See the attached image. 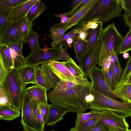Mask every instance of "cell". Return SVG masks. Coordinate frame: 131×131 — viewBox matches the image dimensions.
Segmentation results:
<instances>
[{
  "label": "cell",
  "instance_id": "9f6ffc18",
  "mask_svg": "<svg viewBox=\"0 0 131 131\" xmlns=\"http://www.w3.org/2000/svg\"><path fill=\"white\" fill-rule=\"evenodd\" d=\"M74 38H70L67 39L66 42L67 44L68 47L71 48L72 47V43H73Z\"/></svg>",
  "mask_w": 131,
  "mask_h": 131
},
{
  "label": "cell",
  "instance_id": "74e56055",
  "mask_svg": "<svg viewBox=\"0 0 131 131\" xmlns=\"http://www.w3.org/2000/svg\"><path fill=\"white\" fill-rule=\"evenodd\" d=\"M113 71L115 80L117 85L122 75L123 71V70L121 68V63L118 59L115 63L113 69Z\"/></svg>",
  "mask_w": 131,
  "mask_h": 131
},
{
  "label": "cell",
  "instance_id": "ffe728a7",
  "mask_svg": "<svg viewBox=\"0 0 131 131\" xmlns=\"http://www.w3.org/2000/svg\"><path fill=\"white\" fill-rule=\"evenodd\" d=\"M97 0H92L81 10L79 11L69 19L66 23L68 30L77 25L87 13L97 2Z\"/></svg>",
  "mask_w": 131,
  "mask_h": 131
},
{
  "label": "cell",
  "instance_id": "484cf974",
  "mask_svg": "<svg viewBox=\"0 0 131 131\" xmlns=\"http://www.w3.org/2000/svg\"><path fill=\"white\" fill-rule=\"evenodd\" d=\"M100 113V111L92 109L88 113L77 114L75 127L77 128L79 127L85 122L98 115Z\"/></svg>",
  "mask_w": 131,
  "mask_h": 131
},
{
  "label": "cell",
  "instance_id": "11a10c76",
  "mask_svg": "<svg viewBox=\"0 0 131 131\" xmlns=\"http://www.w3.org/2000/svg\"><path fill=\"white\" fill-rule=\"evenodd\" d=\"M108 131H127L124 129L116 127L107 126Z\"/></svg>",
  "mask_w": 131,
  "mask_h": 131
},
{
  "label": "cell",
  "instance_id": "6f0895ef",
  "mask_svg": "<svg viewBox=\"0 0 131 131\" xmlns=\"http://www.w3.org/2000/svg\"><path fill=\"white\" fill-rule=\"evenodd\" d=\"M122 54L123 58L125 59L128 58L130 56L129 53L127 52H125Z\"/></svg>",
  "mask_w": 131,
  "mask_h": 131
},
{
  "label": "cell",
  "instance_id": "7bdbcfd3",
  "mask_svg": "<svg viewBox=\"0 0 131 131\" xmlns=\"http://www.w3.org/2000/svg\"><path fill=\"white\" fill-rule=\"evenodd\" d=\"M8 73L4 67L2 60L0 59V86L4 85L6 77Z\"/></svg>",
  "mask_w": 131,
  "mask_h": 131
},
{
  "label": "cell",
  "instance_id": "836d02e7",
  "mask_svg": "<svg viewBox=\"0 0 131 131\" xmlns=\"http://www.w3.org/2000/svg\"><path fill=\"white\" fill-rule=\"evenodd\" d=\"M10 48L13 57L14 69L19 70L26 66L25 58L20 56L13 49L10 47Z\"/></svg>",
  "mask_w": 131,
  "mask_h": 131
},
{
  "label": "cell",
  "instance_id": "cb8c5ba5",
  "mask_svg": "<svg viewBox=\"0 0 131 131\" xmlns=\"http://www.w3.org/2000/svg\"><path fill=\"white\" fill-rule=\"evenodd\" d=\"M39 37L38 35L33 30L32 27L31 28L25 41V43L27 42L29 44L31 48V52L29 55L33 54L42 49L39 43Z\"/></svg>",
  "mask_w": 131,
  "mask_h": 131
},
{
  "label": "cell",
  "instance_id": "6da1fadb",
  "mask_svg": "<svg viewBox=\"0 0 131 131\" xmlns=\"http://www.w3.org/2000/svg\"><path fill=\"white\" fill-rule=\"evenodd\" d=\"M92 86L89 82L84 85H78L71 88L61 90L51 89L47 93L48 98L51 104L62 107L68 112L78 114L90 109L86 102L90 88Z\"/></svg>",
  "mask_w": 131,
  "mask_h": 131
},
{
  "label": "cell",
  "instance_id": "f1b7e54d",
  "mask_svg": "<svg viewBox=\"0 0 131 131\" xmlns=\"http://www.w3.org/2000/svg\"><path fill=\"white\" fill-rule=\"evenodd\" d=\"M28 0H0V12L8 13L14 7L25 2Z\"/></svg>",
  "mask_w": 131,
  "mask_h": 131
},
{
  "label": "cell",
  "instance_id": "7dc6e473",
  "mask_svg": "<svg viewBox=\"0 0 131 131\" xmlns=\"http://www.w3.org/2000/svg\"><path fill=\"white\" fill-rule=\"evenodd\" d=\"M24 43L21 42L15 44H11L8 46L13 49L21 57H24L22 53L23 44Z\"/></svg>",
  "mask_w": 131,
  "mask_h": 131
},
{
  "label": "cell",
  "instance_id": "8d00e7d4",
  "mask_svg": "<svg viewBox=\"0 0 131 131\" xmlns=\"http://www.w3.org/2000/svg\"><path fill=\"white\" fill-rule=\"evenodd\" d=\"M7 106L14 108L10 103L4 85L0 86V106Z\"/></svg>",
  "mask_w": 131,
  "mask_h": 131
},
{
  "label": "cell",
  "instance_id": "83f0119b",
  "mask_svg": "<svg viewBox=\"0 0 131 131\" xmlns=\"http://www.w3.org/2000/svg\"><path fill=\"white\" fill-rule=\"evenodd\" d=\"M73 43L76 58L79 65L82 61L85 42L78 37L74 38Z\"/></svg>",
  "mask_w": 131,
  "mask_h": 131
},
{
  "label": "cell",
  "instance_id": "b9f144b4",
  "mask_svg": "<svg viewBox=\"0 0 131 131\" xmlns=\"http://www.w3.org/2000/svg\"><path fill=\"white\" fill-rule=\"evenodd\" d=\"M121 7L124 11V15L131 13V0H119Z\"/></svg>",
  "mask_w": 131,
  "mask_h": 131
},
{
  "label": "cell",
  "instance_id": "5bb4252c",
  "mask_svg": "<svg viewBox=\"0 0 131 131\" xmlns=\"http://www.w3.org/2000/svg\"><path fill=\"white\" fill-rule=\"evenodd\" d=\"M47 91L45 89L36 85L28 87L25 90L26 94L39 105L48 103Z\"/></svg>",
  "mask_w": 131,
  "mask_h": 131
},
{
  "label": "cell",
  "instance_id": "1f68e13d",
  "mask_svg": "<svg viewBox=\"0 0 131 131\" xmlns=\"http://www.w3.org/2000/svg\"><path fill=\"white\" fill-rule=\"evenodd\" d=\"M102 113L85 122L77 128V131H89L97 123L100 121L102 116Z\"/></svg>",
  "mask_w": 131,
  "mask_h": 131
},
{
  "label": "cell",
  "instance_id": "681fc988",
  "mask_svg": "<svg viewBox=\"0 0 131 131\" xmlns=\"http://www.w3.org/2000/svg\"><path fill=\"white\" fill-rule=\"evenodd\" d=\"M91 29L87 30H82L79 34L78 38L81 40L85 42V43L87 42V39L90 33Z\"/></svg>",
  "mask_w": 131,
  "mask_h": 131
},
{
  "label": "cell",
  "instance_id": "f6af8a7d",
  "mask_svg": "<svg viewBox=\"0 0 131 131\" xmlns=\"http://www.w3.org/2000/svg\"><path fill=\"white\" fill-rule=\"evenodd\" d=\"M89 131H108L107 126L99 121Z\"/></svg>",
  "mask_w": 131,
  "mask_h": 131
},
{
  "label": "cell",
  "instance_id": "7a4b0ae2",
  "mask_svg": "<svg viewBox=\"0 0 131 131\" xmlns=\"http://www.w3.org/2000/svg\"><path fill=\"white\" fill-rule=\"evenodd\" d=\"M86 102L90 109L99 111L107 110L121 113L126 117H131V103L119 101L108 97L90 88Z\"/></svg>",
  "mask_w": 131,
  "mask_h": 131
},
{
  "label": "cell",
  "instance_id": "d4e9b609",
  "mask_svg": "<svg viewBox=\"0 0 131 131\" xmlns=\"http://www.w3.org/2000/svg\"><path fill=\"white\" fill-rule=\"evenodd\" d=\"M20 111L7 106H0V119L12 121L18 117Z\"/></svg>",
  "mask_w": 131,
  "mask_h": 131
},
{
  "label": "cell",
  "instance_id": "94428289",
  "mask_svg": "<svg viewBox=\"0 0 131 131\" xmlns=\"http://www.w3.org/2000/svg\"><path fill=\"white\" fill-rule=\"evenodd\" d=\"M48 131H55V130L54 129H53V130H49Z\"/></svg>",
  "mask_w": 131,
  "mask_h": 131
},
{
  "label": "cell",
  "instance_id": "c3c4849f",
  "mask_svg": "<svg viewBox=\"0 0 131 131\" xmlns=\"http://www.w3.org/2000/svg\"><path fill=\"white\" fill-rule=\"evenodd\" d=\"M8 14L5 12H0V32L8 23L6 20Z\"/></svg>",
  "mask_w": 131,
  "mask_h": 131
},
{
  "label": "cell",
  "instance_id": "db71d44e",
  "mask_svg": "<svg viewBox=\"0 0 131 131\" xmlns=\"http://www.w3.org/2000/svg\"><path fill=\"white\" fill-rule=\"evenodd\" d=\"M83 0H73L72 1V3L71 5L69 6V7L73 9L81 3Z\"/></svg>",
  "mask_w": 131,
  "mask_h": 131
},
{
  "label": "cell",
  "instance_id": "7c38bea8",
  "mask_svg": "<svg viewBox=\"0 0 131 131\" xmlns=\"http://www.w3.org/2000/svg\"><path fill=\"white\" fill-rule=\"evenodd\" d=\"M101 112L102 115L100 121L106 126L119 128L126 130L128 129L129 125L124 115H120L109 110H103Z\"/></svg>",
  "mask_w": 131,
  "mask_h": 131
},
{
  "label": "cell",
  "instance_id": "816d5d0a",
  "mask_svg": "<svg viewBox=\"0 0 131 131\" xmlns=\"http://www.w3.org/2000/svg\"><path fill=\"white\" fill-rule=\"evenodd\" d=\"M123 19L125 24L129 28L131 27V13L127 15H123Z\"/></svg>",
  "mask_w": 131,
  "mask_h": 131
},
{
  "label": "cell",
  "instance_id": "8fae6325",
  "mask_svg": "<svg viewBox=\"0 0 131 131\" xmlns=\"http://www.w3.org/2000/svg\"><path fill=\"white\" fill-rule=\"evenodd\" d=\"M100 48L101 43L99 40L95 43L79 65L84 73L85 78H87L90 72L98 64Z\"/></svg>",
  "mask_w": 131,
  "mask_h": 131
},
{
  "label": "cell",
  "instance_id": "ac0fdd59",
  "mask_svg": "<svg viewBox=\"0 0 131 131\" xmlns=\"http://www.w3.org/2000/svg\"><path fill=\"white\" fill-rule=\"evenodd\" d=\"M54 25V26L50 27V34L47 35L53 41L51 42V47L57 46L60 43L65 32L68 30L66 23L63 25H59L57 24Z\"/></svg>",
  "mask_w": 131,
  "mask_h": 131
},
{
  "label": "cell",
  "instance_id": "2e32d148",
  "mask_svg": "<svg viewBox=\"0 0 131 131\" xmlns=\"http://www.w3.org/2000/svg\"><path fill=\"white\" fill-rule=\"evenodd\" d=\"M69 112L65 109L59 106L50 104L48 117L45 124L52 126L62 120L63 116Z\"/></svg>",
  "mask_w": 131,
  "mask_h": 131
},
{
  "label": "cell",
  "instance_id": "ba28073f",
  "mask_svg": "<svg viewBox=\"0 0 131 131\" xmlns=\"http://www.w3.org/2000/svg\"><path fill=\"white\" fill-rule=\"evenodd\" d=\"M21 20L16 22H8L0 32V46L23 42L21 35Z\"/></svg>",
  "mask_w": 131,
  "mask_h": 131
},
{
  "label": "cell",
  "instance_id": "52a82bcc",
  "mask_svg": "<svg viewBox=\"0 0 131 131\" xmlns=\"http://www.w3.org/2000/svg\"><path fill=\"white\" fill-rule=\"evenodd\" d=\"M59 47L44 48L25 58L27 65L36 67L41 64L47 63L51 61L60 60Z\"/></svg>",
  "mask_w": 131,
  "mask_h": 131
},
{
  "label": "cell",
  "instance_id": "f546056e",
  "mask_svg": "<svg viewBox=\"0 0 131 131\" xmlns=\"http://www.w3.org/2000/svg\"><path fill=\"white\" fill-rule=\"evenodd\" d=\"M35 81L36 85L43 88L47 91L51 89L47 83L41 67L39 65L36 68Z\"/></svg>",
  "mask_w": 131,
  "mask_h": 131
},
{
  "label": "cell",
  "instance_id": "e0dca14e",
  "mask_svg": "<svg viewBox=\"0 0 131 131\" xmlns=\"http://www.w3.org/2000/svg\"><path fill=\"white\" fill-rule=\"evenodd\" d=\"M41 67L47 83L51 89L55 88L62 81L47 63L42 64Z\"/></svg>",
  "mask_w": 131,
  "mask_h": 131
},
{
  "label": "cell",
  "instance_id": "277c9868",
  "mask_svg": "<svg viewBox=\"0 0 131 131\" xmlns=\"http://www.w3.org/2000/svg\"><path fill=\"white\" fill-rule=\"evenodd\" d=\"M124 37L119 32L114 22L103 29L100 37L101 43L98 65L102 67L103 61L113 55L118 56Z\"/></svg>",
  "mask_w": 131,
  "mask_h": 131
},
{
  "label": "cell",
  "instance_id": "60d3db41",
  "mask_svg": "<svg viewBox=\"0 0 131 131\" xmlns=\"http://www.w3.org/2000/svg\"><path fill=\"white\" fill-rule=\"evenodd\" d=\"M91 1L92 0H83L77 7L67 12L69 13L68 16L70 18L72 17Z\"/></svg>",
  "mask_w": 131,
  "mask_h": 131
},
{
  "label": "cell",
  "instance_id": "bcb514c9",
  "mask_svg": "<svg viewBox=\"0 0 131 131\" xmlns=\"http://www.w3.org/2000/svg\"><path fill=\"white\" fill-rule=\"evenodd\" d=\"M69 13H63L59 14H55L54 16L56 17H59L60 21L57 24L59 25H63L66 24L69 19L68 17Z\"/></svg>",
  "mask_w": 131,
  "mask_h": 131
},
{
  "label": "cell",
  "instance_id": "4fadbf2b",
  "mask_svg": "<svg viewBox=\"0 0 131 131\" xmlns=\"http://www.w3.org/2000/svg\"><path fill=\"white\" fill-rule=\"evenodd\" d=\"M38 0H28L13 8L8 13L6 20L8 22L19 21L26 15L32 6Z\"/></svg>",
  "mask_w": 131,
  "mask_h": 131
},
{
  "label": "cell",
  "instance_id": "f5cc1de1",
  "mask_svg": "<svg viewBox=\"0 0 131 131\" xmlns=\"http://www.w3.org/2000/svg\"><path fill=\"white\" fill-rule=\"evenodd\" d=\"M118 56L116 54H113L110 57V60L111 61L110 67L113 69L115 63L118 59L117 58Z\"/></svg>",
  "mask_w": 131,
  "mask_h": 131
},
{
  "label": "cell",
  "instance_id": "7402d4cb",
  "mask_svg": "<svg viewBox=\"0 0 131 131\" xmlns=\"http://www.w3.org/2000/svg\"><path fill=\"white\" fill-rule=\"evenodd\" d=\"M112 92L123 102L131 103V84H124L115 86Z\"/></svg>",
  "mask_w": 131,
  "mask_h": 131
},
{
  "label": "cell",
  "instance_id": "4dcf8cb0",
  "mask_svg": "<svg viewBox=\"0 0 131 131\" xmlns=\"http://www.w3.org/2000/svg\"><path fill=\"white\" fill-rule=\"evenodd\" d=\"M102 71L105 82L112 91L116 85L113 75V69L110 67L108 70L106 71L102 70Z\"/></svg>",
  "mask_w": 131,
  "mask_h": 131
},
{
  "label": "cell",
  "instance_id": "9c48e42d",
  "mask_svg": "<svg viewBox=\"0 0 131 131\" xmlns=\"http://www.w3.org/2000/svg\"><path fill=\"white\" fill-rule=\"evenodd\" d=\"M88 77L91 81L92 88L95 90L112 99L123 102L115 95L111 91L106 82L101 69L96 66L90 72Z\"/></svg>",
  "mask_w": 131,
  "mask_h": 131
},
{
  "label": "cell",
  "instance_id": "4316f807",
  "mask_svg": "<svg viewBox=\"0 0 131 131\" xmlns=\"http://www.w3.org/2000/svg\"><path fill=\"white\" fill-rule=\"evenodd\" d=\"M63 62L74 76L78 78H85L84 74L81 68L71 57L69 61Z\"/></svg>",
  "mask_w": 131,
  "mask_h": 131
},
{
  "label": "cell",
  "instance_id": "8992f818",
  "mask_svg": "<svg viewBox=\"0 0 131 131\" xmlns=\"http://www.w3.org/2000/svg\"><path fill=\"white\" fill-rule=\"evenodd\" d=\"M39 105L24 92L21 109V123L36 131H44V128L37 119Z\"/></svg>",
  "mask_w": 131,
  "mask_h": 131
},
{
  "label": "cell",
  "instance_id": "680465c9",
  "mask_svg": "<svg viewBox=\"0 0 131 131\" xmlns=\"http://www.w3.org/2000/svg\"><path fill=\"white\" fill-rule=\"evenodd\" d=\"M124 84H131V75L127 78Z\"/></svg>",
  "mask_w": 131,
  "mask_h": 131
},
{
  "label": "cell",
  "instance_id": "30bf717a",
  "mask_svg": "<svg viewBox=\"0 0 131 131\" xmlns=\"http://www.w3.org/2000/svg\"><path fill=\"white\" fill-rule=\"evenodd\" d=\"M47 63L62 81L72 82L83 85L87 84L89 82L87 78H78L74 76L64 64L63 62L51 61Z\"/></svg>",
  "mask_w": 131,
  "mask_h": 131
},
{
  "label": "cell",
  "instance_id": "6125c7cd",
  "mask_svg": "<svg viewBox=\"0 0 131 131\" xmlns=\"http://www.w3.org/2000/svg\"><path fill=\"white\" fill-rule=\"evenodd\" d=\"M127 131H131V129H128Z\"/></svg>",
  "mask_w": 131,
  "mask_h": 131
},
{
  "label": "cell",
  "instance_id": "d590c367",
  "mask_svg": "<svg viewBox=\"0 0 131 131\" xmlns=\"http://www.w3.org/2000/svg\"><path fill=\"white\" fill-rule=\"evenodd\" d=\"M59 51L60 60H61L63 62H67L70 60L71 57L67 52L68 46L66 42L59 44Z\"/></svg>",
  "mask_w": 131,
  "mask_h": 131
},
{
  "label": "cell",
  "instance_id": "ee69618b",
  "mask_svg": "<svg viewBox=\"0 0 131 131\" xmlns=\"http://www.w3.org/2000/svg\"><path fill=\"white\" fill-rule=\"evenodd\" d=\"M100 22L98 18L89 21L84 25L82 30L84 31L89 29H95L97 27Z\"/></svg>",
  "mask_w": 131,
  "mask_h": 131
},
{
  "label": "cell",
  "instance_id": "f35d334b",
  "mask_svg": "<svg viewBox=\"0 0 131 131\" xmlns=\"http://www.w3.org/2000/svg\"><path fill=\"white\" fill-rule=\"evenodd\" d=\"M21 27V35L24 43H25V39L29 33L30 28L28 23L26 17L22 20Z\"/></svg>",
  "mask_w": 131,
  "mask_h": 131
},
{
  "label": "cell",
  "instance_id": "e575fe53",
  "mask_svg": "<svg viewBox=\"0 0 131 131\" xmlns=\"http://www.w3.org/2000/svg\"><path fill=\"white\" fill-rule=\"evenodd\" d=\"M131 75V56L128 58L126 66L123 70L122 75L118 83L115 86L120 85L123 84L127 78Z\"/></svg>",
  "mask_w": 131,
  "mask_h": 131
},
{
  "label": "cell",
  "instance_id": "3957f363",
  "mask_svg": "<svg viewBox=\"0 0 131 131\" xmlns=\"http://www.w3.org/2000/svg\"><path fill=\"white\" fill-rule=\"evenodd\" d=\"M122 8L119 0H97L81 21L85 25L96 19L106 23L112 19L122 16Z\"/></svg>",
  "mask_w": 131,
  "mask_h": 131
},
{
  "label": "cell",
  "instance_id": "5b68a950",
  "mask_svg": "<svg viewBox=\"0 0 131 131\" xmlns=\"http://www.w3.org/2000/svg\"><path fill=\"white\" fill-rule=\"evenodd\" d=\"M26 85L21 80L18 70L14 69L6 77L5 89L12 105L19 111L21 109Z\"/></svg>",
  "mask_w": 131,
  "mask_h": 131
},
{
  "label": "cell",
  "instance_id": "f907efd6",
  "mask_svg": "<svg viewBox=\"0 0 131 131\" xmlns=\"http://www.w3.org/2000/svg\"><path fill=\"white\" fill-rule=\"evenodd\" d=\"M111 66V61L110 57L104 59L102 63L101 69L103 70H107Z\"/></svg>",
  "mask_w": 131,
  "mask_h": 131
},
{
  "label": "cell",
  "instance_id": "d6986e66",
  "mask_svg": "<svg viewBox=\"0 0 131 131\" xmlns=\"http://www.w3.org/2000/svg\"><path fill=\"white\" fill-rule=\"evenodd\" d=\"M0 59L2 60L4 67L8 73L14 69L13 57L8 46H0Z\"/></svg>",
  "mask_w": 131,
  "mask_h": 131
},
{
  "label": "cell",
  "instance_id": "44dd1931",
  "mask_svg": "<svg viewBox=\"0 0 131 131\" xmlns=\"http://www.w3.org/2000/svg\"><path fill=\"white\" fill-rule=\"evenodd\" d=\"M47 7L42 1L40 0H38L32 6L26 16L30 27H32L34 20L43 12Z\"/></svg>",
  "mask_w": 131,
  "mask_h": 131
},
{
  "label": "cell",
  "instance_id": "91938a15",
  "mask_svg": "<svg viewBox=\"0 0 131 131\" xmlns=\"http://www.w3.org/2000/svg\"><path fill=\"white\" fill-rule=\"evenodd\" d=\"M77 128L75 127H72L69 131H77Z\"/></svg>",
  "mask_w": 131,
  "mask_h": 131
},
{
  "label": "cell",
  "instance_id": "d6a6232c",
  "mask_svg": "<svg viewBox=\"0 0 131 131\" xmlns=\"http://www.w3.org/2000/svg\"><path fill=\"white\" fill-rule=\"evenodd\" d=\"M131 50V27L124 37L123 41L120 47L119 54L127 52Z\"/></svg>",
  "mask_w": 131,
  "mask_h": 131
},
{
  "label": "cell",
  "instance_id": "603a6c76",
  "mask_svg": "<svg viewBox=\"0 0 131 131\" xmlns=\"http://www.w3.org/2000/svg\"><path fill=\"white\" fill-rule=\"evenodd\" d=\"M36 67L27 65L18 70L23 82L26 85L31 83L35 84Z\"/></svg>",
  "mask_w": 131,
  "mask_h": 131
},
{
  "label": "cell",
  "instance_id": "ab89813d",
  "mask_svg": "<svg viewBox=\"0 0 131 131\" xmlns=\"http://www.w3.org/2000/svg\"><path fill=\"white\" fill-rule=\"evenodd\" d=\"M50 106V104H41L39 105V110L40 112L43 116L45 123L47 120Z\"/></svg>",
  "mask_w": 131,
  "mask_h": 131
},
{
  "label": "cell",
  "instance_id": "9a60e30c",
  "mask_svg": "<svg viewBox=\"0 0 131 131\" xmlns=\"http://www.w3.org/2000/svg\"><path fill=\"white\" fill-rule=\"evenodd\" d=\"M103 28V23L100 22L97 27L91 29L87 39V42L85 46L82 61L84 59L95 43L99 40Z\"/></svg>",
  "mask_w": 131,
  "mask_h": 131
}]
</instances>
